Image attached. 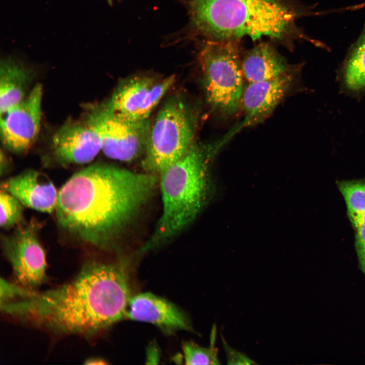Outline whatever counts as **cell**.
I'll return each instance as SVG.
<instances>
[{"instance_id": "cell-10", "label": "cell", "mask_w": 365, "mask_h": 365, "mask_svg": "<svg viewBox=\"0 0 365 365\" xmlns=\"http://www.w3.org/2000/svg\"><path fill=\"white\" fill-rule=\"evenodd\" d=\"M51 146L53 158L62 166L90 162L101 151L97 134L84 118L66 120L54 132Z\"/></svg>"}, {"instance_id": "cell-17", "label": "cell", "mask_w": 365, "mask_h": 365, "mask_svg": "<svg viewBox=\"0 0 365 365\" xmlns=\"http://www.w3.org/2000/svg\"><path fill=\"white\" fill-rule=\"evenodd\" d=\"M336 184L344 198L348 219L354 230L365 217V178L338 180Z\"/></svg>"}, {"instance_id": "cell-12", "label": "cell", "mask_w": 365, "mask_h": 365, "mask_svg": "<svg viewBox=\"0 0 365 365\" xmlns=\"http://www.w3.org/2000/svg\"><path fill=\"white\" fill-rule=\"evenodd\" d=\"M297 70L271 79L248 83L240 102L245 117L243 126L262 122L274 111L291 87Z\"/></svg>"}, {"instance_id": "cell-15", "label": "cell", "mask_w": 365, "mask_h": 365, "mask_svg": "<svg viewBox=\"0 0 365 365\" xmlns=\"http://www.w3.org/2000/svg\"><path fill=\"white\" fill-rule=\"evenodd\" d=\"M33 77V71L20 62L11 58L1 61V115L25 98Z\"/></svg>"}, {"instance_id": "cell-22", "label": "cell", "mask_w": 365, "mask_h": 365, "mask_svg": "<svg viewBox=\"0 0 365 365\" xmlns=\"http://www.w3.org/2000/svg\"><path fill=\"white\" fill-rule=\"evenodd\" d=\"M354 247L358 268L365 276V217L355 229Z\"/></svg>"}, {"instance_id": "cell-11", "label": "cell", "mask_w": 365, "mask_h": 365, "mask_svg": "<svg viewBox=\"0 0 365 365\" xmlns=\"http://www.w3.org/2000/svg\"><path fill=\"white\" fill-rule=\"evenodd\" d=\"M126 317L152 324L166 334L178 331H193L189 319L181 309L168 300L151 293L131 297Z\"/></svg>"}, {"instance_id": "cell-9", "label": "cell", "mask_w": 365, "mask_h": 365, "mask_svg": "<svg viewBox=\"0 0 365 365\" xmlns=\"http://www.w3.org/2000/svg\"><path fill=\"white\" fill-rule=\"evenodd\" d=\"M42 98V86L36 84L23 100L1 115V139L8 151L23 153L35 141L41 128Z\"/></svg>"}, {"instance_id": "cell-13", "label": "cell", "mask_w": 365, "mask_h": 365, "mask_svg": "<svg viewBox=\"0 0 365 365\" xmlns=\"http://www.w3.org/2000/svg\"><path fill=\"white\" fill-rule=\"evenodd\" d=\"M1 188L24 206L44 213L55 210L58 192L50 178L35 170H26L2 183Z\"/></svg>"}, {"instance_id": "cell-16", "label": "cell", "mask_w": 365, "mask_h": 365, "mask_svg": "<svg viewBox=\"0 0 365 365\" xmlns=\"http://www.w3.org/2000/svg\"><path fill=\"white\" fill-rule=\"evenodd\" d=\"M156 82L154 78L147 76L130 78L117 86L106 104L115 114L136 119L149 92Z\"/></svg>"}, {"instance_id": "cell-1", "label": "cell", "mask_w": 365, "mask_h": 365, "mask_svg": "<svg viewBox=\"0 0 365 365\" xmlns=\"http://www.w3.org/2000/svg\"><path fill=\"white\" fill-rule=\"evenodd\" d=\"M131 297L122 263L90 260L69 281L44 291L18 285L0 305L8 316L53 334L90 339L126 317Z\"/></svg>"}, {"instance_id": "cell-3", "label": "cell", "mask_w": 365, "mask_h": 365, "mask_svg": "<svg viewBox=\"0 0 365 365\" xmlns=\"http://www.w3.org/2000/svg\"><path fill=\"white\" fill-rule=\"evenodd\" d=\"M191 23L208 40L262 36L282 42L305 38L296 21L309 12L297 0H191Z\"/></svg>"}, {"instance_id": "cell-20", "label": "cell", "mask_w": 365, "mask_h": 365, "mask_svg": "<svg viewBox=\"0 0 365 365\" xmlns=\"http://www.w3.org/2000/svg\"><path fill=\"white\" fill-rule=\"evenodd\" d=\"M0 203L1 228L10 230L21 225L24 206L14 196L2 189Z\"/></svg>"}, {"instance_id": "cell-8", "label": "cell", "mask_w": 365, "mask_h": 365, "mask_svg": "<svg viewBox=\"0 0 365 365\" xmlns=\"http://www.w3.org/2000/svg\"><path fill=\"white\" fill-rule=\"evenodd\" d=\"M41 227L36 220H31L1 238L3 251L12 269L14 282L29 290H38L47 279L46 254L39 236Z\"/></svg>"}, {"instance_id": "cell-18", "label": "cell", "mask_w": 365, "mask_h": 365, "mask_svg": "<svg viewBox=\"0 0 365 365\" xmlns=\"http://www.w3.org/2000/svg\"><path fill=\"white\" fill-rule=\"evenodd\" d=\"M344 78L350 90L365 88V28L347 62Z\"/></svg>"}, {"instance_id": "cell-19", "label": "cell", "mask_w": 365, "mask_h": 365, "mask_svg": "<svg viewBox=\"0 0 365 365\" xmlns=\"http://www.w3.org/2000/svg\"><path fill=\"white\" fill-rule=\"evenodd\" d=\"M216 329L212 331L210 345L203 347L192 341L182 344V351L185 363L187 364H219L217 349L215 347Z\"/></svg>"}, {"instance_id": "cell-6", "label": "cell", "mask_w": 365, "mask_h": 365, "mask_svg": "<svg viewBox=\"0 0 365 365\" xmlns=\"http://www.w3.org/2000/svg\"><path fill=\"white\" fill-rule=\"evenodd\" d=\"M194 122L185 102L170 98L150 126L143 166L149 173L160 174L186 154L194 144Z\"/></svg>"}, {"instance_id": "cell-14", "label": "cell", "mask_w": 365, "mask_h": 365, "mask_svg": "<svg viewBox=\"0 0 365 365\" xmlns=\"http://www.w3.org/2000/svg\"><path fill=\"white\" fill-rule=\"evenodd\" d=\"M244 78L248 83L271 79L296 68L270 44L261 43L247 51L241 59Z\"/></svg>"}, {"instance_id": "cell-23", "label": "cell", "mask_w": 365, "mask_h": 365, "mask_svg": "<svg viewBox=\"0 0 365 365\" xmlns=\"http://www.w3.org/2000/svg\"><path fill=\"white\" fill-rule=\"evenodd\" d=\"M222 342L225 351L227 363L229 364H257L253 360L230 346L222 337Z\"/></svg>"}, {"instance_id": "cell-7", "label": "cell", "mask_w": 365, "mask_h": 365, "mask_svg": "<svg viewBox=\"0 0 365 365\" xmlns=\"http://www.w3.org/2000/svg\"><path fill=\"white\" fill-rule=\"evenodd\" d=\"M84 118L97 134L101 151L122 162L133 160L145 151L150 127L148 120L128 118L113 112L106 102L85 105Z\"/></svg>"}, {"instance_id": "cell-24", "label": "cell", "mask_w": 365, "mask_h": 365, "mask_svg": "<svg viewBox=\"0 0 365 365\" xmlns=\"http://www.w3.org/2000/svg\"><path fill=\"white\" fill-rule=\"evenodd\" d=\"M88 364H105L104 360L98 358H91L86 360L85 363Z\"/></svg>"}, {"instance_id": "cell-4", "label": "cell", "mask_w": 365, "mask_h": 365, "mask_svg": "<svg viewBox=\"0 0 365 365\" xmlns=\"http://www.w3.org/2000/svg\"><path fill=\"white\" fill-rule=\"evenodd\" d=\"M206 173L205 153L194 143L183 157L159 174L162 213L141 252L158 247L191 225L203 204Z\"/></svg>"}, {"instance_id": "cell-2", "label": "cell", "mask_w": 365, "mask_h": 365, "mask_svg": "<svg viewBox=\"0 0 365 365\" xmlns=\"http://www.w3.org/2000/svg\"><path fill=\"white\" fill-rule=\"evenodd\" d=\"M157 182L151 173L105 163L90 165L74 174L59 191L57 225L81 244L111 250L150 199Z\"/></svg>"}, {"instance_id": "cell-21", "label": "cell", "mask_w": 365, "mask_h": 365, "mask_svg": "<svg viewBox=\"0 0 365 365\" xmlns=\"http://www.w3.org/2000/svg\"><path fill=\"white\" fill-rule=\"evenodd\" d=\"M175 81L174 75L157 82L149 92L136 116V120H148L152 111L172 87Z\"/></svg>"}, {"instance_id": "cell-25", "label": "cell", "mask_w": 365, "mask_h": 365, "mask_svg": "<svg viewBox=\"0 0 365 365\" xmlns=\"http://www.w3.org/2000/svg\"><path fill=\"white\" fill-rule=\"evenodd\" d=\"M107 1H109V2H111V1H112V0H107Z\"/></svg>"}, {"instance_id": "cell-5", "label": "cell", "mask_w": 365, "mask_h": 365, "mask_svg": "<svg viewBox=\"0 0 365 365\" xmlns=\"http://www.w3.org/2000/svg\"><path fill=\"white\" fill-rule=\"evenodd\" d=\"M238 42L207 39L198 56L207 100L224 116L235 113L244 89Z\"/></svg>"}]
</instances>
